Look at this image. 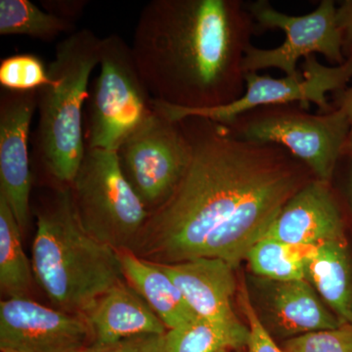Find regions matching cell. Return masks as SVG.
Masks as SVG:
<instances>
[{
  "label": "cell",
  "instance_id": "obj_8",
  "mask_svg": "<svg viewBox=\"0 0 352 352\" xmlns=\"http://www.w3.org/2000/svg\"><path fill=\"white\" fill-rule=\"evenodd\" d=\"M352 80V60L344 64L327 67L317 60L316 55L305 58L302 72L298 76L281 78L247 73L245 76V94L237 101L221 107L186 110L154 100L155 109L164 117L175 122L188 117L203 118L228 124L238 116L254 109L266 106L300 104L308 109L310 103L318 106L322 113L331 112L333 106L328 100V94H337L346 89Z\"/></svg>",
  "mask_w": 352,
  "mask_h": 352
},
{
  "label": "cell",
  "instance_id": "obj_24",
  "mask_svg": "<svg viewBox=\"0 0 352 352\" xmlns=\"http://www.w3.org/2000/svg\"><path fill=\"white\" fill-rule=\"evenodd\" d=\"M282 349L286 352H352V325L303 333L287 340Z\"/></svg>",
  "mask_w": 352,
  "mask_h": 352
},
{
  "label": "cell",
  "instance_id": "obj_28",
  "mask_svg": "<svg viewBox=\"0 0 352 352\" xmlns=\"http://www.w3.org/2000/svg\"><path fill=\"white\" fill-rule=\"evenodd\" d=\"M337 22L342 34V51L346 60H352V0L337 6Z\"/></svg>",
  "mask_w": 352,
  "mask_h": 352
},
{
  "label": "cell",
  "instance_id": "obj_1",
  "mask_svg": "<svg viewBox=\"0 0 352 352\" xmlns=\"http://www.w3.org/2000/svg\"><path fill=\"white\" fill-rule=\"evenodd\" d=\"M178 122L191 143V162L170 198L150 214L132 250L147 261L195 258L215 230L233 247H251L285 204L315 178L280 146L242 140L203 118Z\"/></svg>",
  "mask_w": 352,
  "mask_h": 352
},
{
  "label": "cell",
  "instance_id": "obj_9",
  "mask_svg": "<svg viewBox=\"0 0 352 352\" xmlns=\"http://www.w3.org/2000/svg\"><path fill=\"white\" fill-rule=\"evenodd\" d=\"M116 153L124 177L152 214L182 182L191 162L192 146L180 122L156 110Z\"/></svg>",
  "mask_w": 352,
  "mask_h": 352
},
{
  "label": "cell",
  "instance_id": "obj_5",
  "mask_svg": "<svg viewBox=\"0 0 352 352\" xmlns=\"http://www.w3.org/2000/svg\"><path fill=\"white\" fill-rule=\"evenodd\" d=\"M294 104L266 106L224 124L235 138L284 148L307 166L316 179L332 183L344 157L349 122L342 108L309 113Z\"/></svg>",
  "mask_w": 352,
  "mask_h": 352
},
{
  "label": "cell",
  "instance_id": "obj_23",
  "mask_svg": "<svg viewBox=\"0 0 352 352\" xmlns=\"http://www.w3.org/2000/svg\"><path fill=\"white\" fill-rule=\"evenodd\" d=\"M54 83L48 66L31 53L4 58L0 63V85L9 91H34Z\"/></svg>",
  "mask_w": 352,
  "mask_h": 352
},
{
  "label": "cell",
  "instance_id": "obj_2",
  "mask_svg": "<svg viewBox=\"0 0 352 352\" xmlns=\"http://www.w3.org/2000/svg\"><path fill=\"white\" fill-rule=\"evenodd\" d=\"M254 32L240 0H153L141 11L131 48L155 100L204 110L244 95Z\"/></svg>",
  "mask_w": 352,
  "mask_h": 352
},
{
  "label": "cell",
  "instance_id": "obj_27",
  "mask_svg": "<svg viewBox=\"0 0 352 352\" xmlns=\"http://www.w3.org/2000/svg\"><path fill=\"white\" fill-rule=\"evenodd\" d=\"M41 3L47 12L75 23L82 15L88 2L85 0H43Z\"/></svg>",
  "mask_w": 352,
  "mask_h": 352
},
{
  "label": "cell",
  "instance_id": "obj_15",
  "mask_svg": "<svg viewBox=\"0 0 352 352\" xmlns=\"http://www.w3.org/2000/svg\"><path fill=\"white\" fill-rule=\"evenodd\" d=\"M82 315L91 330L94 344L168 332L144 298L124 281L109 289Z\"/></svg>",
  "mask_w": 352,
  "mask_h": 352
},
{
  "label": "cell",
  "instance_id": "obj_11",
  "mask_svg": "<svg viewBox=\"0 0 352 352\" xmlns=\"http://www.w3.org/2000/svg\"><path fill=\"white\" fill-rule=\"evenodd\" d=\"M91 330L82 314L34 302L29 296L0 302V349L15 352H76Z\"/></svg>",
  "mask_w": 352,
  "mask_h": 352
},
{
  "label": "cell",
  "instance_id": "obj_22",
  "mask_svg": "<svg viewBox=\"0 0 352 352\" xmlns=\"http://www.w3.org/2000/svg\"><path fill=\"white\" fill-rule=\"evenodd\" d=\"M76 29L75 23L39 8L30 0H0V34L52 41Z\"/></svg>",
  "mask_w": 352,
  "mask_h": 352
},
{
  "label": "cell",
  "instance_id": "obj_31",
  "mask_svg": "<svg viewBox=\"0 0 352 352\" xmlns=\"http://www.w3.org/2000/svg\"><path fill=\"white\" fill-rule=\"evenodd\" d=\"M1 352H15V351H2Z\"/></svg>",
  "mask_w": 352,
  "mask_h": 352
},
{
  "label": "cell",
  "instance_id": "obj_10",
  "mask_svg": "<svg viewBox=\"0 0 352 352\" xmlns=\"http://www.w3.org/2000/svg\"><path fill=\"white\" fill-rule=\"evenodd\" d=\"M247 6L256 28L282 30L286 39L272 50L250 46L244 59L245 74L273 68L281 69L288 76H298L300 59L317 53L335 66L346 61L337 22V6L333 0H322L314 11L303 16L279 12L267 0H256Z\"/></svg>",
  "mask_w": 352,
  "mask_h": 352
},
{
  "label": "cell",
  "instance_id": "obj_20",
  "mask_svg": "<svg viewBox=\"0 0 352 352\" xmlns=\"http://www.w3.org/2000/svg\"><path fill=\"white\" fill-rule=\"evenodd\" d=\"M22 229L0 195V288L8 298L29 296L34 279L32 264L22 244Z\"/></svg>",
  "mask_w": 352,
  "mask_h": 352
},
{
  "label": "cell",
  "instance_id": "obj_16",
  "mask_svg": "<svg viewBox=\"0 0 352 352\" xmlns=\"http://www.w3.org/2000/svg\"><path fill=\"white\" fill-rule=\"evenodd\" d=\"M270 283L268 307L279 335L291 339L344 325L307 279Z\"/></svg>",
  "mask_w": 352,
  "mask_h": 352
},
{
  "label": "cell",
  "instance_id": "obj_19",
  "mask_svg": "<svg viewBox=\"0 0 352 352\" xmlns=\"http://www.w3.org/2000/svg\"><path fill=\"white\" fill-rule=\"evenodd\" d=\"M249 327L240 320L222 322L198 317L164 335L166 352H220L247 347Z\"/></svg>",
  "mask_w": 352,
  "mask_h": 352
},
{
  "label": "cell",
  "instance_id": "obj_7",
  "mask_svg": "<svg viewBox=\"0 0 352 352\" xmlns=\"http://www.w3.org/2000/svg\"><path fill=\"white\" fill-rule=\"evenodd\" d=\"M71 191L85 232L118 251L134 249L150 212L124 177L117 153L87 147Z\"/></svg>",
  "mask_w": 352,
  "mask_h": 352
},
{
  "label": "cell",
  "instance_id": "obj_17",
  "mask_svg": "<svg viewBox=\"0 0 352 352\" xmlns=\"http://www.w3.org/2000/svg\"><path fill=\"white\" fill-rule=\"evenodd\" d=\"M120 256L124 280L144 298L168 330L198 318L159 263L141 258L131 250H122Z\"/></svg>",
  "mask_w": 352,
  "mask_h": 352
},
{
  "label": "cell",
  "instance_id": "obj_32",
  "mask_svg": "<svg viewBox=\"0 0 352 352\" xmlns=\"http://www.w3.org/2000/svg\"><path fill=\"white\" fill-rule=\"evenodd\" d=\"M220 352H231V351H220Z\"/></svg>",
  "mask_w": 352,
  "mask_h": 352
},
{
  "label": "cell",
  "instance_id": "obj_30",
  "mask_svg": "<svg viewBox=\"0 0 352 352\" xmlns=\"http://www.w3.org/2000/svg\"><path fill=\"white\" fill-rule=\"evenodd\" d=\"M352 160V157H349ZM349 197H351V203L352 207V168L351 171V175H349Z\"/></svg>",
  "mask_w": 352,
  "mask_h": 352
},
{
  "label": "cell",
  "instance_id": "obj_14",
  "mask_svg": "<svg viewBox=\"0 0 352 352\" xmlns=\"http://www.w3.org/2000/svg\"><path fill=\"white\" fill-rule=\"evenodd\" d=\"M159 264L197 316L212 321L239 320L232 307L237 287L235 268L226 261L199 256L180 263Z\"/></svg>",
  "mask_w": 352,
  "mask_h": 352
},
{
  "label": "cell",
  "instance_id": "obj_13",
  "mask_svg": "<svg viewBox=\"0 0 352 352\" xmlns=\"http://www.w3.org/2000/svg\"><path fill=\"white\" fill-rule=\"evenodd\" d=\"M263 238L298 245L346 241L344 212L331 183L308 182L285 204Z\"/></svg>",
  "mask_w": 352,
  "mask_h": 352
},
{
  "label": "cell",
  "instance_id": "obj_26",
  "mask_svg": "<svg viewBox=\"0 0 352 352\" xmlns=\"http://www.w3.org/2000/svg\"><path fill=\"white\" fill-rule=\"evenodd\" d=\"M164 335L136 336L107 344L92 342L76 352H166Z\"/></svg>",
  "mask_w": 352,
  "mask_h": 352
},
{
  "label": "cell",
  "instance_id": "obj_4",
  "mask_svg": "<svg viewBox=\"0 0 352 352\" xmlns=\"http://www.w3.org/2000/svg\"><path fill=\"white\" fill-rule=\"evenodd\" d=\"M101 43L88 29L60 41L48 66L54 83L38 90L34 154L56 186H71L87 151L82 109L90 76L100 63Z\"/></svg>",
  "mask_w": 352,
  "mask_h": 352
},
{
  "label": "cell",
  "instance_id": "obj_12",
  "mask_svg": "<svg viewBox=\"0 0 352 352\" xmlns=\"http://www.w3.org/2000/svg\"><path fill=\"white\" fill-rule=\"evenodd\" d=\"M38 90L9 91L0 97V195L25 231L31 215L32 176L29 138Z\"/></svg>",
  "mask_w": 352,
  "mask_h": 352
},
{
  "label": "cell",
  "instance_id": "obj_6",
  "mask_svg": "<svg viewBox=\"0 0 352 352\" xmlns=\"http://www.w3.org/2000/svg\"><path fill=\"white\" fill-rule=\"evenodd\" d=\"M99 66L87 102V147L116 152L155 115L154 98L122 36L102 38Z\"/></svg>",
  "mask_w": 352,
  "mask_h": 352
},
{
  "label": "cell",
  "instance_id": "obj_25",
  "mask_svg": "<svg viewBox=\"0 0 352 352\" xmlns=\"http://www.w3.org/2000/svg\"><path fill=\"white\" fill-rule=\"evenodd\" d=\"M239 300L250 331L248 352H286L278 346L270 331L263 325L245 288L241 289Z\"/></svg>",
  "mask_w": 352,
  "mask_h": 352
},
{
  "label": "cell",
  "instance_id": "obj_3",
  "mask_svg": "<svg viewBox=\"0 0 352 352\" xmlns=\"http://www.w3.org/2000/svg\"><path fill=\"white\" fill-rule=\"evenodd\" d=\"M34 279L58 309L83 314L124 281L120 251L85 232L76 219L71 186H56L38 214L32 248Z\"/></svg>",
  "mask_w": 352,
  "mask_h": 352
},
{
  "label": "cell",
  "instance_id": "obj_21",
  "mask_svg": "<svg viewBox=\"0 0 352 352\" xmlns=\"http://www.w3.org/2000/svg\"><path fill=\"white\" fill-rule=\"evenodd\" d=\"M316 247L263 238L252 248L245 259L252 272L266 281H295L307 279V261Z\"/></svg>",
  "mask_w": 352,
  "mask_h": 352
},
{
  "label": "cell",
  "instance_id": "obj_29",
  "mask_svg": "<svg viewBox=\"0 0 352 352\" xmlns=\"http://www.w3.org/2000/svg\"><path fill=\"white\" fill-rule=\"evenodd\" d=\"M335 98L333 107L342 108L346 113L349 122V133L344 148V157H352V87H346V89L335 94Z\"/></svg>",
  "mask_w": 352,
  "mask_h": 352
},
{
  "label": "cell",
  "instance_id": "obj_18",
  "mask_svg": "<svg viewBox=\"0 0 352 352\" xmlns=\"http://www.w3.org/2000/svg\"><path fill=\"white\" fill-rule=\"evenodd\" d=\"M307 279L340 320L352 325V261L346 241L317 245L307 261Z\"/></svg>",
  "mask_w": 352,
  "mask_h": 352
}]
</instances>
